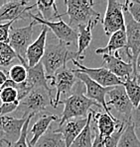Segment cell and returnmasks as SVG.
I'll return each instance as SVG.
<instances>
[{
  "mask_svg": "<svg viewBox=\"0 0 140 147\" xmlns=\"http://www.w3.org/2000/svg\"><path fill=\"white\" fill-rule=\"evenodd\" d=\"M83 89H85V87H80L71 96L60 101V104H64V111L60 119L59 126H62L68 121L76 117H87L89 114L92 112L91 108L92 106L101 108L96 102L89 99L83 94Z\"/></svg>",
  "mask_w": 140,
  "mask_h": 147,
  "instance_id": "cell-1",
  "label": "cell"
},
{
  "mask_svg": "<svg viewBox=\"0 0 140 147\" xmlns=\"http://www.w3.org/2000/svg\"><path fill=\"white\" fill-rule=\"evenodd\" d=\"M78 59L79 57L76 51H70L67 45L61 42H58L57 44L48 45L41 60L46 72L47 80L55 75L58 70L66 66L68 61Z\"/></svg>",
  "mask_w": 140,
  "mask_h": 147,
  "instance_id": "cell-2",
  "label": "cell"
},
{
  "mask_svg": "<svg viewBox=\"0 0 140 147\" xmlns=\"http://www.w3.org/2000/svg\"><path fill=\"white\" fill-rule=\"evenodd\" d=\"M64 3L67 11L61 15L69 16V26L74 30L80 25L89 24L92 20H102L100 14L94 9V2L92 0H66Z\"/></svg>",
  "mask_w": 140,
  "mask_h": 147,
  "instance_id": "cell-3",
  "label": "cell"
},
{
  "mask_svg": "<svg viewBox=\"0 0 140 147\" xmlns=\"http://www.w3.org/2000/svg\"><path fill=\"white\" fill-rule=\"evenodd\" d=\"M53 103L54 98L52 93L43 88H36L19 102L17 111L22 114V117H28L30 115L36 116L44 112L49 105L53 107Z\"/></svg>",
  "mask_w": 140,
  "mask_h": 147,
  "instance_id": "cell-4",
  "label": "cell"
},
{
  "mask_svg": "<svg viewBox=\"0 0 140 147\" xmlns=\"http://www.w3.org/2000/svg\"><path fill=\"white\" fill-rule=\"evenodd\" d=\"M48 80H51V85L54 86L57 91L53 103V108L55 109L58 107L61 100L69 97L68 95L72 93L74 85L80 82L74 72L71 69H68L67 66L58 70L55 75L50 77Z\"/></svg>",
  "mask_w": 140,
  "mask_h": 147,
  "instance_id": "cell-5",
  "label": "cell"
},
{
  "mask_svg": "<svg viewBox=\"0 0 140 147\" xmlns=\"http://www.w3.org/2000/svg\"><path fill=\"white\" fill-rule=\"evenodd\" d=\"M124 20H125V33L127 38L126 54L129 57L130 63L133 65V71L135 72L136 59L140 53V23L134 21L132 16L128 12L126 7V1L123 8Z\"/></svg>",
  "mask_w": 140,
  "mask_h": 147,
  "instance_id": "cell-6",
  "label": "cell"
},
{
  "mask_svg": "<svg viewBox=\"0 0 140 147\" xmlns=\"http://www.w3.org/2000/svg\"><path fill=\"white\" fill-rule=\"evenodd\" d=\"M125 1L108 0L107 11L103 16L101 23L105 35L110 37L118 31H125V20H124L123 8Z\"/></svg>",
  "mask_w": 140,
  "mask_h": 147,
  "instance_id": "cell-7",
  "label": "cell"
},
{
  "mask_svg": "<svg viewBox=\"0 0 140 147\" xmlns=\"http://www.w3.org/2000/svg\"><path fill=\"white\" fill-rule=\"evenodd\" d=\"M107 96L108 97V100L107 102V107L109 108V106H111L118 113L122 123H130L132 111L134 107H133L131 101L126 94L124 86L119 85L112 87V89L108 92Z\"/></svg>",
  "mask_w": 140,
  "mask_h": 147,
  "instance_id": "cell-8",
  "label": "cell"
},
{
  "mask_svg": "<svg viewBox=\"0 0 140 147\" xmlns=\"http://www.w3.org/2000/svg\"><path fill=\"white\" fill-rule=\"evenodd\" d=\"M30 18L36 21L41 26H46L54 33V35L57 37L59 42L67 45L68 47L78 42L79 33L76 30L69 26V24H66L63 21L62 17L59 19V22H49L42 19L39 14H32L30 12Z\"/></svg>",
  "mask_w": 140,
  "mask_h": 147,
  "instance_id": "cell-9",
  "label": "cell"
},
{
  "mask_svg": "<svg viewBox=\"0 0 140 147\" xmlns=\"http://www.w3.org/2000/svg\"><path fill=\"white\" fill-rule=\"evenodd\" d=\"M72 71L74 73L76 77L78 78L81 82L83 83V85H85V95H87V98L96 102V103L105 111V113H107V115L112 117L111 111L107 107V100H105V97H107L108 92L112 89V87H102V86L98 84L96 82H94V80H92L87 74L81 72L79 69H73Z\"/></svg>",
  "mask_w": 140,
  "mask_h": 147,
  "instance_id": "cell-10",
  "label": "cell"
},
{
  "mask_svg": "<svg viewBox=\"0 0 140 147\" xmlns=\"http://www.w3.org/2000/svg\"><path fill=\"white\" fill-rule=\"evenodd\" d=\"M35 25H38V23L33 20L26 27L11 29L8 44L17 53V57H22L26 60V53L32 44L31 42L33 37V28Z\"/></svg>",
  "mask_w": 140,
  "mask_h": 147,
  "instance_id": "cell-11",
  "label": "cell"
},
{
  "mask_svg": "<svg viewBox=\"0 0 140 147\" xmlns=\"http://www.w3.org/2000/svg\"><path fill=\"white\" fill-rule=\"evenodd\" d=\"M28 117H16L3 116L0 117V145L6 143L7 145H13L21 136L23 126Z\"/></svg>",
  "mask_w": 140,
  "mask_h": 147,
  "instance_id": "cell-12",
  "label": "cell"
},
{
  "mask_svg": "<svg viewBox=\"0 0 140 147\" xmlns=\"http://www.w3.org/2000/svg\"><path fill=\"white\" fill-rule=\"evenodd\" d=\"M76 66L79 67V70L83 73L87 74L92 80L96 82L102 87H113V86L123 85V82L121 79L116 77L114 74L105 67H98V68H89L82 63H80L78 60H72Z\"/></svg>",
  "mask_w": 140,
  "mask_h": 147,
  "instance_id": "cell-13",
  "label": "cell"
},
{
  "mask_svg": "<svg viewBox=\"0 0 140 147\" xmlns=\"http://www.w3.org/2000/svg\"><path fill=\"white\" fill-rule=\"evenodd\" d=\"M34 7L36 3L28 5L27 1H7L0 8V22L31 19L30 10Z\"/></svg>",
  "mask_w": 140,
  "mask_h": 147,
  "instance_id": "cell-14",
  "label": "cell"
},
{
  "mask_svg": "<svg viewBox=\"0 0 140 147\" xmlns=\"http://www.w3.org/2000/svg\"><path fill=\"white\" fill-rule=\"evenodd\" d=\"M102 58L105 68L109 70L116 77L121 79L122 82L126 78L134 75L133 65L130 62L123 61L118 53H115L114 54H103Z\"/></svg>",
  "mask_w": 140,
  "mask_h": 147,
  "instance_id": "cell-15",
  "label": "cell"
},
{
  "mask_svg": "<svg viewBox=\"0 0 140 147\" xmlns=\"http://www.w3.org/2000/svg\"><path fill=\"white\" fill-rule=\"evenodd\" d=\"M92 121L96 124L94 126L96 130L103 139L113 134L123 123L120 119H115L113 116H109L107 113H94Z\"/></svg>",
  "mask_w": 140,
  "mask_h": 147,
  "instance_id": "cell-16",
  "label": "cell"
},
{
  "mask_svg": "<svg viewBox=\"0 0 140 147\" xmlns=\"http://www.w3.org/2000/svg\"><path fill=\"white\" fill-rule=\"evenodd\" d=\"M47 33H48V28L46 26H42L39 37L30 45V47L27 49L26 61L29 67H34L41 62L47 47Z\"/></svg>",
  "mask_w": 140,
  "mask_h": 147,
  "instance_id": "cell-17",
  "label": "cell"
},
{
  "mask_svg": "<svg viewBox=\"0 0 140 147\" xmlns=\"http://www.w3.org/2000/svg\"><path fill=\"white\" fill-rule=\"evenodd\" d=\"M22 65H24L27 69V80L26 82L28 83L32 89L36 88H43V89L47 90L50 93H52V89L48 86V80H47L46 72H45L44 66H43L42 62L37 64L34 67H29L27 64V61L23 59L22 57H18Z\"/></svg>",
  "mask_w": 140,
  "mask_h": 147,
  "instance_id": "cell-18",
  "label": "cell"
},
{
  "mask_svg": "<svg viewBox=\"0 0 140 147\" xmlns=\"http://www.w3.org/2000/svg\"><path fill=\"white\" fill-rule=\"evenodd\" d=\"M87 117L74 119H71V121H68L62 126H59L57 129H56V131L63 134L66 147H71L73 142L74 141V139L83 130L85 126L87 125Z\"/></svg>",
  "mask_w": 140,
  "mask_h": 147,
  "instance_id": "cell-19",
  "label": "cell"
},
{
  "mask_svg": "<svg viewBox=\"0 0 140 147\" xmlns=\"http://www.w3.org/2000/svg\"><path fill=\"white\" fill-rule=\"evenodd\" d=\"M98 20H92L89 24L87 25H80L76 28L79 31V38H78V51H76V54H78L79 59H83V53L87 51L89 47V44H91L92 40V29L96 27V23Z\"/></svg>",
  "mask_w": 140,
  "mask_h": 147,
  "instance_id": "cell-20",
  "label": "cell"
},
{
  "mask_svg": "<svg viewBox=\"0 0 140 147\" xmlns=\"http://www.w3.org/2000/svg\"><path fill=\"white\" fill-rule=\"evenodd\" d=\"M58 119L59 117L54 116V115H44V116L40 117L39 119L33 124L32 128L30 129V133H32V137L30 140H28L29 145L35 146L38 140L48 131L51 123Z\"/></svg>",
  "mask_w": 140,
  "mask_h": 147,
  "instance_id": "cell-21",
  "label": "cell"
},
{
  "mask_svg": "<svg viewBox=\"0 0 140 147\" xmlns=\"http://www.w3.org/2000/svg\"><path fill=\"white\" fill-rule=\"evenodd\" d=\"M127 46V38L125 31H118L109 37L107 45L105 47H100L96 51L98 54H114L118 53L119 49H125Z\"/></svg>",
  "mask_w": 140,
  "mask_h": 147,
  "instance_id": "cell-22",
  "label": "cell"
},
{
  "mask_svg": "<svg viewBox=\"0 0 140 147\" xmlns=\"http://www.w3.org/2000/svg\"><path fill=\"white\" fill-rule=\"evenodd\" d=\"M36 7H38L39 16L46 21L54 22L55 19H60L62 17V15L59 14L54 0H39L36 2Z\"/></svg>",
  "mask_w": 140,
  "mask_h": 147,
  "instance_id": "cell-23",
  "label": "cell"
},
{
  "mask_svg": "<svg viewBox=\"0 0 140 147\" xmlns=\"http://www.w3.org/2000/svg\"><path fill=\"white\" fill-rule=\"evenodd\" d=\"M92 114H94V112L92 111L89 114V116H87V125L85 126V128L81 132V134L74 139V141L73 142L71 147H92L94 136H96L92 133Z\"/></svg>",
  "mask_w": 140,
  "mask_h": 147,
  "instance_id": "cell-24",
  "label": "cell"
},
{
  "mask_svg": "<svg viewBox=\"0 0 140 147\" xmlns=\"http://www.w3.org/2000/svg\"><path fill=\"white\" fill-rule=\"evenodd\" d=\"M35 147H66L63 134L53 130L51 127L38 140Z\"/></svg>",
  "mask_w": 140,
  "mask_h": 147,
  "instance_id": "cell-25",
  "label": "cell"
},
{
  "mask_svg": "<svg viewBox=\"0 0 140 147\" xmlns=\"http://www.w3.org/2000/svg\"><path fill=\"white\" fill-rule=\"evenodd\" d=\"M123 86L133 107H138L140 103V83L137 80V77L133 75L131 77L126 78L123 81Z\"/></svg>",
  "mask_w": 140,
  "mask_h": 147,
  "instance_id": "cell-26",
  "label": "cell"
},
{
  "mask_svg": "<svg viewBox=\"0 0 140 147\" xmlns=\"http://www.w3.org/2000/svg\"><path fill=\"white\" fill-rule=\"evenodd\" d=\"M135 129L136 128L131 121L126 123L117 147H140V140L137 137Z\"/></svg>",
  "mask_w": 140,
  "mask_h": 147,
  "instance_id": "cell-27",
  "label": "cell"
},
{
  "mask_svg": "<svg viewBox=\"0 0 140 147\" xmlns=\"http://www.w3.org/2000/svg\"><path fill=\"white\" fill-rule=\"evenodd\" d=\"M16 57L17 53L8 42L0 44V66H8Z\"/></svg>",
  "mask_w": 140,
  "mask_h": 147,
  "instance_id": "cell-28",
  "label": "cell"
},
{
  "mask_svg": "<svg viewBox=\"0 0 140 147\" xmlns=\"http://www.w3.org/2000/svg\"><path fill=\"white\" fill-rule=\"evenodd\" d=\"M9 79L14 81L17 84H21L27 80V69L24 65L17 64L13 65L8 71Z\"/></svg>",
  "mask_w": 140,
  "mask_h": 147,
  "instance_id": "cell-29",
  "label": "cell"
},
{
  "mask_svg": "<svg viewBox=\"0 0 140 147\" xmlns=\"http://www.w3.org/2000/svg\"><path fill=\"white\" fill-rule=\"evenodd\" d=\"M0 100L2 104H10L18 101V91L15 88H4L0 90Z\"/></svg>",
  "mask_w": 140,
  "mask_h": 147,
  "instance_id": "cell-30",
  "label": "cell"
},
{
  "mask_svg": "<svg viewBox=\"0 0 140 147\" xmlns=\"http://www.w3.org/2000/svg\"><path fill=\"white\" fill-rule=\"evenodd\" d=\"M33 117H35V116H34V115H30V116L28 117V119H27L26 123H25L23 126V129H22L21 136H20V138L13 144L12 147H29L28 140H27V136H28V126H29V124H30L31 121H32Z\"/></svg>",
  "mask_w": 140,
  "mask_h": 147,
  "instance_id": "cell-31",
  "label": "cell"
},
{
  "mask_svg": "<svg viewBox=\"0 0 140 147\" xmlns=\"http://www.w3.org/2000/svg\"><path fill=\"white\" fill-rule=\"evenodd\" d=\"M125 126H126V123H123L122 124H121L120 127H119L118 129L113 133V134H111L110 136L104 138L105 147H117V145H118V142H119V139H120L121 134H122Z\"/></svg>",
  "mask_w": 140,
  "mask_h": 147,
  "instance_id": "cell-32",
  "label": "cell"
},
{
  "mask_svg": "<svg viewBox=\"0 0 140 147\" xmlns=\"http://www.w3.org/2000/svg\"><path fill=\"white\" fill-rule=\"evenodd\" d=\"M126 7L134 21L140 23V1H126Z\"/></svg>",
  "mask_w": 140,
  "mask_h": 147,
  "instance_id": "cell-33",
  "label": "cell"
},
{
  "mask_svg": "<svg viewBox=\"0 0 140 147\" xmlns=\"http://www.w3.org/2000/svg\"><path fill=\"white\" fill-rule=\"evenodd\" d=\"M15 21L6 22L5 24L0 25V44L1 42H8L9 36H10V31L12 29V24Z\"/></svg>",
  "mask_w": 140,
  "mask_h": 147,
  "instance_id": "cell-34",
  "label": "cell"
},
{
  "mask_svg": "<svg viewBox=\"0 0 140 147\" xmlns=\"http://www.w3.org/2000/svg\"><path fill=\"white\" fill-rule=\"evenodd\" d=\"M18 107H19V101H16L14 103H10V104H2L0 106V117L6 116L7 114L16 111Z\"/></svg>",
  "mask_w": 140,
  "mask_h": 147,
  "instance_id": "cell-35",
  "label": "cell"
},
{
  "mask_svg": "<svg viewBox=\"0 0 140 147\" xmlns=\"http://www.w3.org/2000/svg\"><path fill=\"white\" fill-rule=\"evenodd\" d=\"M131 123L135 126V128H140V103L138 107L133 109L131 115Z\"/></svg>",
  "mask_w": 140,
  "mask_h": 147,
  "instance_id": "cell-36",
  "label": "cell"
},
{
  "mask_svg": "<svg viewBox=\"0 0 140 147\" xmlns=\"http://www.w3.org/2000/svg\"><path fill=\"white\" fill-rule=\"evenodd\" d=\"M92 130L94 131V144H92V147H105L104 145V139L99 135L98 131L96 130V126H92Z\"/></svg>",
  "mask_w": 140,
  "mask_h": 147,
  "instance_id": "cell-37",
  "label": "cell"
},
{
  "mask_svg": "<svg viewBox=\"0 0 140 147\" xmlns=\"http://www.w3.org/2000/svg\"><path fill=\"white\" fill-rule=\"evenodd\" d=\"M7 74L5 73L4 70H0V86H2L7 80Z\"/></svg>",
  "mask_w": 140,
  "mask_h": 147,
  "instance_id": "cell-38",
  "label": "cell"
},
{
  "mask_svg": "<svg viewBox=\"0 0 140 147\" xmlns=\"http://www.w3.org/2000/svg\"><path fill=\"white\" fill-rule=\"evenodd\" d=\"M140 75V53L136 59V65H135V72H134V76Z\"/></svg>",
  "mask_w": 140,
  "mask_h": 147,
  "instance_id": "cell-39",
  "label": "cell"
},
{
  "mask_svg": "<svg viewBox=\"0 0 140 147\" xmlns=\"http://www.w3.org/2000/svg\"><path fill=\"white\" fill-rule=\"evenodd\" d=\"M6 2H7V1H5V0H0V8H1L2 6H3L4 4L6 3Z\"/></svg>",
  "mask_w": 140,
  "mask_h": 147,
  "instance_id": "cell-40",
  "label": "cell"
},
{
  "mask_svg": "<svg viewBox=\"0 0 140 147\" xmlns=\"http://www.w3.org/2000/svg\"><path fill=\"white\" fill-rule=\"evenodd\" d=\"M136 77H137V80H138V82L140 83V75H137Z\"/></svg>",
  "mask_w": 140,
  "mask_h": 147,
  "instance_id": "cell-41",
  "label": "cell"
},
{
  "mask_svg": "<svg viewBox=\"0 0 140 147\" xmlns=\"http://www.w3.org/2000/svg\"><path fill=\"white\" fill-rule=\"evenodd\" d=\"M7 147H12V145H10V144H9V145H7Z\"/></svg>",
  "mask_w": 140,
  "mask_h": 147,
  "instance_id": "cell-42",
  "label": "cell"
},
{
  "mask_svg": "<svg viewBox=\"0 0 140 147\" xmlns=\"http://www.w3.org/2000/svg\"><path fill=\"white\" fill-rule=\"evenodd\" d=\"M29 147H35V146H31V145H29Z\"/></svg>",
  "mask_w": 140,
  "mask_h": 147,
  "instance_id": "cell-43",
  "label": "cell"
}]
</instances>
